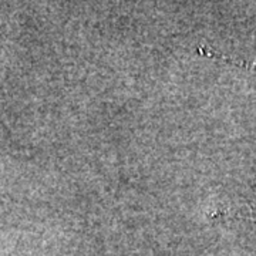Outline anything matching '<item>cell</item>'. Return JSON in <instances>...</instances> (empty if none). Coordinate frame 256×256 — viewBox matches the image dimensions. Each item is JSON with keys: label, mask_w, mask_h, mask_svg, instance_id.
<instances>
[{"label": "cell", "mask_w": 256, "mask_h": 256, "mask_svg": "<svg viewBox=\"0 0 256 256\" xmlns=\"http://www.w3.org/2000/svg\"><path fill=\"white\" fill-rule=\"evenodd\" d=\"M252 212H254V215H249V216H246V218H248V220H256V208L254 210H252Z\"/></svg>", "instance_id": "obj_1"}]
</instances>
